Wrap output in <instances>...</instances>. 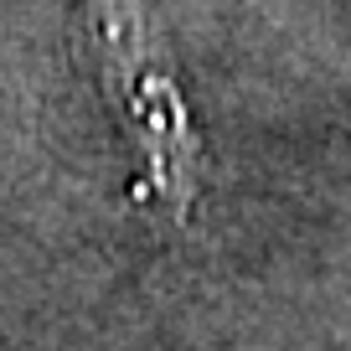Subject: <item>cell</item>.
<instances>
[{
  "instance_id": "1",
  "label": "cell",
  "mask_w": 351,
  "mask_h": 351,
  "mask_svg": "<svg viewBox=\"0 0 351 351\" xmlns=\"http://www.w3.org/2000/svg\"><path fill=\"white\" fill-rule=\"evenodd\" d=\"M88 36L99 52L104 88L130 119L134 140L145 145L160 191H171L176 207H186L191 186H197V134L186 130L181 99L165 77L160 52H155L140 11L130 0H88Z\"/></svg>"
}]
</instances>
